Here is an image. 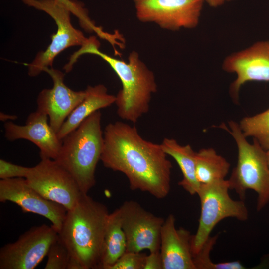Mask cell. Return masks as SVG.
I'll return each instance as SVG.
<instances>
[{"label":"cell","mask_w":269,"mask_h":269,"mask_svg":"<svg viewBox=\"0 0 269 269\" xmlns=\"http://www.w3.org/2000/svg\"><path fill=\"white\" fill-rule=\"evenodd\" d=\"M230 166L227 160L212 148H203L196 152V175L200 185L225 179Z\"/></svg>","instance_id":"ffe728a7"},{"label":"cell","mask_w":269,"mask_h":269,"mask_svg":"<svg viewBox=\"0 0 269 269\" xmlns=\"http://www.w3.org/2000/svg\"><path fill=\"white\" fill-rule=\"evenodd\" d=\"M143 269H163V263L160 251L150 252L146 255Z\"/></svg>","instance_id":"4316f807"},{"label":"cell","mask_w":269,"mask_h":269,"mask_svg":"<svg viewBox=\"0 0 269 269\" xmlns=\"http://www.w3.org/2000/svg\"><path fill=\"white\" fill-rule=\"evenodd\" d=\"M127 240L126 252L160 251L161 231L164 220L145 210L137 202L127 201L119 208Z\"/></svg>","instance_id":"8fae6325"},{"label":"cell","mask_w":269,"mask_h":269,"mask_svg":"<svg viewBox=\"0 0 269 269\" xmlns=\"http://www.w3.org/2000/svg\"><path fill=\"white\" fill-rule=\"evenodd\" d=\"M238 124L245 137H252L265 150L269 149V108L242 118Z\"/></svg>","instance_id":"44dd1931"},{"label":"cell","mask_w":269,"mask_h":269,"mask_svg":"<svg viewBox=\"0 0 269 269\" xmlns=\"http://www.w3.org/2000/svg\"><path fill=\"white\" fill-rule=\"evenodd\" d=\"M29 6L44 11L55 21L57 30L45 51L39 52L28 65V75L36 76L46 68L52 67L55 58L66 48L82 46L86 41L83 33L75 28L71 21V11L56 0H22Z\"/></svg>","instance_id":"52a82bcc"},{"label":"cell","mask_w":269,"mask_h":269,"mask_svg":"<svg viewBox=\"0 0 269 269\" xmlns=\"http://www.w3.org/2000/svg\"><path fill=\"white\" fill-rule=\"evenodd\" d=\"M228 125L229 127L224 124L221 127L233 137L238 150L237 165L228 179L230 189L235 190L241 200L247 190L255 191L259 211L269 202V168L266 150L255 139L250 143L238 123L231 121Z\"/></svg>","instance_id":"5b68a950"},{"label":"cell","mask_w":269,"mask_h":269,"mask_svg":"<svg viewBox=\"0 0 269 269\" xmlns=\"http://www.w3.org/2000/svg\"><path fill=\"white\" fill-rule=\"evenodd\" d=\"M127 240L122 226L120 208L109 214L98 269H109L126 252Z\"/></svg>","instance_id":"d6986e66"},{"label":"cell","mask_w":269,"mask_h":269,"mask_svg":"<svg viewBox=\"0 0 269 269\" xmlns=\"http://www.w3.org/2000/svg\"><path fill=\"white\" fill-rule=\"evenodd\" d=\"M45 269H69L72 257L59 235L50 247Z\"/></svg>","instance_id":"7402d4cb"},{"label":"cell","mask_w":269,"mask_h":269,"mask_svg":"<svg viewBox=\"0 0 269 269\" xmlns=\"http://www.w3.org/2000/svg\"><path fill=\"white\" fill-rule=\"evenodd\" d=\"M247 269L239 261L214 263L213 269Z\"/></svg>","instance_id":"83f0119b"},{"label":"cell","mask_w":269,"mask_h":269,"mask_svg":"<svg viewBox=\"0 0 269 269\" xmlns=\"http://www.w3.org/2000/svg\"><path fill=\"white\" fill-rule=\"evenodd\" d=\"M146 255L126 252L109 269H143Z\"/></svg>","instance_id":"603a6c76"},{"label":"cell","mask_w":269,"mask_h":269,"mask_svg":"<svg viewBox=\"0 0 269 269\" xmlns=\"http://www.w3.org/2000/svg\"><path fill=\"white\" fill-rule=\"evenodd\" d=\"M163 151L178 165L183 175L178 183L190 194H197L200 187L196 175V154L189 145H182L173 138H165L160 144Z\"/></svg>","instance_id":"ac0fdd59"},{"label":"cell","mask_w":269,"mask_h":269,"mask_svg":"<svg viewBox=\"0 0 269 269\" xmlns=\"http://www.w3.org/2000/svg\"><path fill=\"white\" fill-rule=\"evenodd\" d=\"M0 201H10L23 212L33 213L51 221L59 232L65 218L67 209L62 205L49 200L31 187L25 178L0 180Z\"/></svg>","instance_id":"7c38bea8"},{"label":"cell","mask_w":269,"mask_h":269,"mask_svg":"<svg viewBox=\"0 0 269 269\" xmlns=\"http://www.w3.org/2000/svg\"><path fill=\"white\" fill-rule=\"evenodd\" d=\"M67 7L79 19L81 26L88 31L93 30L96 27L90 19L87 10L84 8L81 2L72 0H56Z\"/></svg>","instance_id":"cb8c5ba5"},{"label":"cell","mask_w":269,"mask_h":269,"mask_svg":"<svg viewBox=\"0 0 269 269\" xmlns=\"http://www.w3.org/2000/svg\"><path fill=\"white\" fill-rule=\"evenodd\" d=\"M58 231L51 225L31 227L0 249V269H33L47 255Z\"/></svg>","instance_id":"ba28073f"},{"label":"cell","mask_w":269,"mask_h":269,"mask_svg":"<svg viewBox=\"0 0 269 269\" xmlns=\"http://www.w3.org/2000/svg\"><path fill=\"white\" fill-rule=\"evenodd\" d=\"M96 37L87 38L79 50L71 55L65 67L71 70L78 58L85 54L99 56L107 62L122 83V89L116 96L117 113L121 119L135 123L149 111L152 95L157 91L154 75L136 52L132 51L126 62L101 52Z\"/></svg>","instance_id":"7a4b0ae2"},{"label":"cell","mask_w":269,"mask_h":269,"mask_svg":"<svg viewBox=\"0 0 269 269\" xmlns=\"http://www.w3.org/2000/svg\"><path fill=\"white\" fill-rule=\"evenodd\" d=\"M25 179L42 196L67 211L74 207L83 194L72 176L54 159H41L30 167Z\"/></svg>","instance_id":"9c48e42d"},{"label":"cell","mask_w":269,"mask_h":269,"mask_svg":"<svg viewBox=\"0 0 269 269\" xmlns=\"http://www.w3.org/2000/svg\"><path fill=\"white\" fill-rule=\"evenodd\" d=\"M51 77L53 85L38 94L37 110L48 117L52 128L57 133L75 108L83 100L85 90L74 91L64 83V74L52 67L44 70Z\"/></svg>","instance_id":"5bb4252c"},{"label":"cell","mask_w":269,"mask_h":269,"mask_svg":"<svg viewBox=\"0 0 269 269\" xmlns=\"http://www.w3.org/2000/svg\"><path fill=\"white\" fill-rule=\"evenodd\" d=\"M30 167L13 164L4 159H0V179L26 178Z\"/></svg>","instance_id":"484cf974"},{"label":"cell","mask_w":269,"mask_h":269,"mask_svg":"<svg viewBox=\"0 0 269 269\" xmlns=\"http://www.w3.org/2000/svg\"><path fill=\"white\" fill-rule=\"evenodd\" d=\"M109 213L107 207L82 194L68 210L58 235L81 269H98Z\"/></svg>","instance_id":"3957f363"},{"label":"cell","mask_w":269,"mask_h":269,"mask_svg":"<svg viewBox=\"0 0 269 269\" xmlns=\"http://www.w3.org/2000/svg\"><path fill=\"white\" fill-rule=\"evenodd\" d=\"M217 237L218 235L210 236L200 251L193 255L196 269H213L214 263L211 261L210 254L216 243Z\"/></svg>","instance_id":"d4e9b609"},{"label":"cell","mask_w":269,"mask_h":269,"mask_svg":"<svg viewBox=\"0 0 269 269\" xmlns=\"http://www.w3.org/2000/svg\"><path fill=\"white\" fill-rule=\"evenodd\" d=\"M223 69L235 73L236 79L231 84V96L237 101L241 86L249 81L269 82V41L258 42L250 47L227 57Z\"/></svg>","instance_id":"4fadbf2b"},{"label":"cell","mask_w":269,"mask_h":269,"mask_svg":"<svg viewBox=\"0 0 269 269\" xmlns=\"http://www.w3.org/2000/svg\"><path fill=\"white\" fill-rule=\"evenodd\" d=\"M266 157H267V163H268V167H269V149L266 150Z\"/></svg>","instance_id":"4dcf8cb0"},{"label":"cell","mask_w":269,"mask_h":269,"mask_svg":"<svg viewBox=\"0 0 269 269\" xmlns=\"http://www.w3.org/2000/svg\"><path fill=\"white\" fill-rule=\"evenodd\" d=\"M85 92L83 100L70 114L57 133L60 140L75 130L92 113L115 103L116 96L109 94L107 88L102 84L88 86Z\"/></svg>","instance_id":"e0dca14e"},{"label":"cell","mask_w":269,"mask_h":269,"mask_svg":"<svg viewBox=\"0 0 269 269\" xmlns=\"http://www.w3.org/2000/svg\"><path fill=\"white\" fill-rule=\"evenodd\" d=\"M192 237L189 231L176 229L174 216L168 215L161 231L160 253L163 269H196L192 252Z\"/></svg>","instance_id":"2e32d148"},{"label":"cell","mask_w":269,"mask_h":269,"mask_svg":"<svg viewBox=\"0 0 269 269\" xmlns=\"http://www.w3.org/2000/svg\"><path fill=\"white\" fill-rule=\"evenodd\" d=\"M229 189L226 179L200 185L197 194L200 200L201 213L197 231L192 237L193 255L200 251L220 221L228 217L247 220L248 211L245 204L243 200L232 199L229 194Z\"/></svg>","instance_id":"8992f818"},{"label":"cell","mask_w":269,"mask_h":269,"mask_svg":"<svg viewBox=\"0 0 269 269\" xmlns=\"http://www.w3.org/2000/svg\"><path fill=\"white\" fill-rule=\"evenodd\" d=\"M212 7H217L223 4L226 1H231L233 0H205Z\"/></svg>","instance_id":"f1b7e54d"},{"label":"cell","mask_w":269,"mask_h":269,"mask_svg":"<svg viewBox=\"0 0 269 269\" xmlns=\"http://www.w3.org/2000/svg\"><path fill=\"white\" fill-rule=\"evenodd\" d=\"M205 0H133L136 15L143 22H153L162 28H193L199 22Z\"/></svg>","instance_id":"30bf717a"},{"label":"cell","mask_w":269,"mask_h":269,"mask_svg":"<svg viewBox=\"0 0 269 269\" xmlns=\"http://www.w3.org/2000/svg\"><path fill=\"white\" fill-rule=\"evenodd\" d=\"M16 115L6 114L3 112L0 113V120L2 121H12L17 119Z\"/></svg>","instance_id":"f546056e"},{"label":"cell","mask_w":269,"mask_h":269,"mask_svg":"<svg viewBox=\"0 0 269 269\" xmlns=\"http://www.w3.org/2000/svg\"><path fill=\"white\" fill-rule=\"evenodd\" d=\"M101 113L97 111L62 140L55 160L74 178L81 192L87 194L96 183L95 170L104 145Z\"/></svg>","instance_id":"277c9868"},{"label":"cell","mask_w":269,"mask_h":269,"mask_svg":"<svg viewBox=\"0 0 269 269\" xmlns=\"http://www.w3.org/2000/svg\"><path fill=\"white\" fill-rule=\"evenodd\" d=\"M167 155L160 144L143 138L134 125L117 121L105 128L100 160L105 167L123 173L132 190L165 198L172 167Z\"/></svg>","instance_id":"6da1fadb"},{"label":"cell","mask_w":269,"mask_h":269,"mask_svg":"<svg viewBox=\"0 0 269 269\" xmlns=\"http://www.w3.org/2000/svg\"><path fill=\"white\" fill-rule=\"evenodd\" d=\"M4 130L5 137L9 141L26 139L35 144L40 150L41 159L55 160L57 157L62 140L50 126L47 115L36 110L29 115L24 125L7 121Z\"/></svg>","instance_id":"9a60e30c"}]
</instances>
